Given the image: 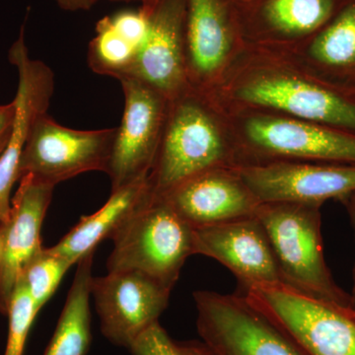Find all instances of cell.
I'll return each mask as SVG.
<instances>
[{
	"label": "cell",
	"instance_id": "1",
	"mask_svg": "<svg viewBox=\"0 0 355 355\" xmlns=\"http://www.w3.org/2000/svg\"><path fill=\"white\" fill-rule=\"evenodd\" d=\"M205 94L222 111L265 112L355 135V99L268 51L246 46Z\"/></svg>",
	"mask_w": 355,
	"mask_h": 355
},
{
	"label": "cell",
	"instance_id": "2",
	"mask_svg": "<svg viewBox=\"0 0 355 355\" xmlns=\"http://www.w3.org/2000/svg\"><path fill=\"white\" fill-rule=\"evenodd\" d=\"M237 151L225 116L200 91L169 102L162 139L148 175L151 198H161L191 178L237 165Z\"/></svg>",
	"mask_w": 355,
	"mask_h": 355
},
{
	"label": "cell",
	"instance_id": "3",
	"mask_svg": "<svg viewBox=\"0 0 355 355\" xmlns=\"http://www.w3.org/2000/svg\"><path fill=\"white\" fill-rule=\"evenodd\" d=\"M220 111L234 140L236 166L268 161L355 164L354 133L265 112Z\"/></svg>",
	"mask_w": 355,
	"mask_h": 355
},
{
	"label": "cell",
	"instance_id": "4",
	"mask_svg": "<svg viewBox=\"0 0 355 355\" xmlns=\"http://www.w3.org/2000/svg\"><path fill=\"white\" fill-rule=\"evenodd\" d=\"M321 207L293 202H261L256 212L268 236L282 282L311 297L352 310L350 296L327 266Z\"/></svg>",
	"mask_w": 355,
	"mask_h": 355
},
{
	"label": "cell",
	"instance_id": "5",
	"mask_svg": "<svg viewBox=\"0 0 355 355\" xmlns=\"http://www.w3.org/2000/svg\"><path fill=\"white\" fill-rule=\"evenodd\" d=\"M111 239L108 272L144 273L171 291L193 254V228L162 198L150 197L140 205Z\"/></svg>",
	"mask_w": 355,
	"mask_h": 355
},
{
	"label": "cell",
	"instance_id": "6",
	"mask_svg": "<svg viewBox=\"0 0 355 355\" xmlns=\"http://www.w3.org/2000/svg\"><path fill=\"white\" fill-rule=\"evenodd\" d=\"M249 304L268 318L304 355H355V313L284 282L244 289Z\"/></svg>",
	"mask_w": 355,
	"mask_h": 355
},
{
	"label": "cell",
	"instance_id": "7",
	"mask_svg": "<svg viewBox=\"0 0 355 355\" xmlns=\"http://www.w3.org/2000/svg\"><path fill=\"white\" fill-rule=\"evenodd\" d=\"M197 329L216 355H304L239 294L193 292Z\"/></svg>",
	"mask_w": 355,
	"mask_h": 355
},
{
	"label": "cell",
	"instance_id": "8",
	"mask_svg": "<svg viewBox=\"0 0 355 355\" xmlns=\"http://www.w3.org/2000/svg\"><path fill=\"white\" fill-rule=\"evenodd\" d=\"M114 133L116 128L74 130L40 114L21 156L19 180L29 174L55 187L83 173H106Z\"/></svg>",
	"mask_w": 355,
	"mask_h": 355
},
{
	"label": "cell",
	"instance_id": "9",
	"mask_svg": "<svg viewBox=\"0 0 355 355\" xmlns=\"http://www.w3.org/2000/svg\"><path fill=\"white\" fill-rule=\"evenodd\" d=\"M125 97L106 174L112 191L148 177L162 139L169 100L135 79L120 80Z\"/></svg>",
	"mask_w": 355,
	"mask_h": 355
},
{
	"label": "cell",
	"instance_id": "10",
	"mask_svg": "<svg viewBox=\"0 0 355 355\" xmlns=\"http://www.w3.org/2000/svg\"><path fill=\"white\" fill-rule=\"evenodd\" d=\"M261 202H293L321 207L355 196V164L268 161L233 167Z\"/></svg>",
	"mask_w": 355,
	"mask_h": 355
},
{
	"label": "cell",
	"instance_id": "11",
	"mask_svg": "<svg viewBox=\"0 0 355 355\" xmlns=\"http://www.w3.org/2000/svg\"><path fill=\"white\" fill-rule=\"evenodd\" d=\"M171 292L135 270L108 272L104 277H93L91 297L102 335L113 345L130 349L144 331L159 322Z\"/></svg>",
	"mask_w": 355,
	"mask_h": 355
},
{
	"label": "cell",
	"instance_id": "12",
	"mask_svg": "<svg viewBox=\"0 0 355 355\" xmlns=\"http://www.w3.org/2000/svg\"><path fill=\"white\" fill-rule=\"evenodd\" d=\"M184 46L191 87L210 92L246 49L225 0H186Z\"/></svg>",
	"mask_w": 355,
	"mask_h": 355
},
{
	"label": "cell",
	"instance_id": "13",
	"mask_svg": "<svg viewBox=\"0 0 355 355\" xmlns=\"http://www.w3.org/2000/svg\"><path fill=\"white\" fill-rule=\"evenodd\" d=\"M141 6L149 14L148 33L119 81L135 79L171 101L193 89L187 76L186 0H153Z\"/></svg>",
	"mask_w": 355,
	"mask_h": 355
},
{
	"label": "cell",
	"instance_id": "14",
	"mask_svg": "<svg viewBox=\"0 0 355 355\" xmlns=\"http://www.w3.org/2000/svg\"><path fill=\"white\" fill-rule=\"evenodd\" d=\"M10 64L18 72L15 98V120L10 139L0 156V225L10 216L11 191L19 181L21 156L35 120L48 113L51 97L55 93V74L44 62L30 57L25 42V28L8 53Z\"/></svg>",
	"mask_w": 355,
	"mask_h": 355
},
{
	"label": "cell",
	"instance_id": "15",
	"mask_svg": "<svg viewBox=\"0 0 355 355\" xmlns=\"http://www.w3.org/2000/svg\"><path fill=\"white\" fill-rule=\"evenodd\" d=\"M193 254L226 266L244 289L282 282L268 236L256 216L193 228Z\"/></svg>",
	"mask_w": 355,
	"mask_h": 355
},
{
	"label": "cell",
	"instance_id": "16",
	"mask_svg": "<svg viewBox=\"0 0 355 355\" xmlns=\"http://www.w3.org/2000/svg\"><path fill=\"white\" fill-rule=\"evenodd\" d=\"M11 198L10 216L0 225V312L6 315L21 273L33 257L43 249L42 226L55 186L32 175L20 178Z\"/></svg>",
	"mask_w": 355,
	"mask_h": 355
},
{
	"label": "cell",
	"instance_id": "17",
	"mask_svg": "<svg viewBox=\"0 0 355 355\" xmlns=\"http://www.w3.org/2000/svg\"><path fill=\"white\" fill-rule=\"evenodd\" d=\"M268 53L284 58L327 87L355 99V1L343 6L310 38Z\"/></svg>",
	"mask_w": 355,
	"mask_h": 355
},
{
	"label": "cell",
	"instance_id": "18",
	"mask_svg": "<svg viewBox=\"0 0 355 355\" xmlns=\"http://www.w3.org/2000/svg\"><path fill=\"white\" fill-rule=\"evenodd\" d=\"M161 198L193 228L254 216L261 205L233 168L203 172Z\"/></svg>",
	"mask_w": 355,
	"mask_h": 355
},
{
	"label": "cell",
	"instance_id": "19",
	"mask_svg": "<svg viewBox=\"0 0 355 355\" xmlns=\"http://www.w3.org/2000/svg\"><path fill=\"white\" fill-rule=\"evenodd\" d=\"M335 14L336 0H263L240 31L247 48L273 53L310 38Z\"/></svg>",
	"mask_w": 355,
	"mask_h": 355
},
{
	"label": "cell",
	"instance_id": "20",
	"mask_svg": "<svg viewBox=\"0 0 355 355\" xmlns=\"http://www.w3.org/2000/svg\"><path fill=\"white\" fill-rule=\"evenodd\" d=\"M150 197L148 177L112 191L101 209L81 217L78 223L49 250L72 266L76 265L86 254L95 251L100 243L111 239L123 221Z\"/></svg>",
	"mask_w": 355,
	"mask_h": 355
},
{
	"label": "cell",
	"instance_id": "21",
	"mask_svg": "<svg viewBox=\"0 0 355 355\" xmlns=\"http://www.w3.org/2000/svg\"><path fill=\"white\" fill-rule=\"evenodd\" d=\"M95 251L76 263L73 282L44 355H86L90 349V299Z\"/></svg>",
	"mask_w": 355,
	"mask_h": 355
},
{
	"label": "cell",
	"instance_id": "22",
	"mask_svg": "<svg viewBox=\"0 0 355 355\" xmlns=\"http://www.w3.org/2000/svg\"><path fill=\"white\" fill-rule=\"evenodd\" d=\"M137 48L114 29L109 16L96 26V35L89 44V67L100 76L116 80L125 76L137 53Z\"/></svg>",
	"mask_w": 355,
	"mask_h": 355
},
{
	"label": "cell",
	"instance_id": "23",
	"mask_svg": "<svg viewBox=\"0 0 355 355\" xmlns=\"http://www.w3.org/2000/svg\"><path fill=\"white\" fill-rule=\"evenodd\" d=\"M71 266L65 259L51 253L49 248H43L25 266L19 282L24 284L39 312L55 293Z\"/></svg>",
	"mask_w": 355,
	"mask_h": 355
},
{
	"label": "cell",
	"instance_id": "24",
	"mask_svg": "<svg viewBox=\"0 0 355 355\" xmlns=\"http://www.w3.org/2000/svg\"><path fill=\"white\" fill-rule=\"evenodd\" d=\"M39 311L22 282H18L7 316L9 319L8 338L4 355H23L26 340Z\"/></svg>",
	"mask_w": 355,
	"mask_h": 355
},
{
	"label": "cell",
	"instance_id": "25",
	"mask_svg": "<svg viewBox=\"0 0 355 355\" xmlns=\"http://www.w3.org/2000/svg\"><path fill=\"white\" fill-rule=\"evenodd\" d=\"M128 350L132 355H180L176 342L159 322L144 331Z\"/></svg>",
	"mask_w": 355,
	"mask_h": 355
},
{
	"label": "cell",
	"instance_id": "26",
	"mask_svg": "<svg viewBox=\"0 0 355 355\" xmlns=\"http://www.w3.org/2000/svg\"><path fill=\"white\" fill-rule=\"evenodd\" d=\"M15 104L14 102L0 105V156L6 150L15 120Z\"/></svg>",
	"mask_w": 355,
	"mask_h": 355
},
{
	"label": "cell",
	"instance_id": "27",
	"mask_svg": "<svg viewBox=\"0 0 355 355\" xmlns=\"http://www.w3.org/2000/svg\"><path fill=\"white\" fill-rule=\"evenodd\" d=\"M180 355H216L203 342L198 340H187L176 342Z\"/></svg>",
	"mask_w": 355,
	"mask_h": 355
},
{
	"label": "cell",
	"instance_id": "28",
	"mask_svg": "<svg viewBox=\"0 0 355 355\" xmlns=\"http://www.w3.org/2000/svg\"><path fill=\"white\" fill-rule=\"evenodd\" d=\"M58 6L65 11L88 10L96 4L95 0H55Z\"/></svg>",
	"mask_w": 355,
	"mask_h": 355
},
{
	"label": "cell",
	"instance_id": "29",
	"mask_svg": "<svg viewBox=\"0 0 355 355\" xmlns=\"http://www.w3.org/2000/svg\"><path fill=\"white\" fill-rule=\"evenodd\" d=\"M345 207H347V211H349L350 221H352V227H354L355 234V196L347 200L345 202ZM350 296V306L352 309L355 313V265L354 268V286H352V293Z\"/></svg>",
	"mask_w": 355,
	"mask_h": 355
},
{
	"label": "cell",
	"instance_id": "30",
	"mask_svg": "<svg viewBox=\"0 0 355 355\" xmlns=\"http://www.w3.org/2000/svg\"><path fill=\"white\" fill-rule=\"evenodd\" d=\"M96 3H97L98 1H100V0H95ZM109 1H123V2H132V1H137L140 2L141 3V6H144V4L149 3V2L153 1V0H109Z\"/></svg>",
	"mask_w": 355,
	"mask_h": 355
},
{
	"label": "cell",
	"instance_id": "31",
	"mask_svg": "<svg viewBox=\"0 0 355 355\" xmlns=\"http://www.w3.org/2000/svg\"><path fill=\"white\" fill-rule=\"evenodd\" d=\"M1 254H2V246H1V240H0V261H1Z\"/></svg>",
	"mask_w": 355,
	"mask_h": 355
}]
</instances>
